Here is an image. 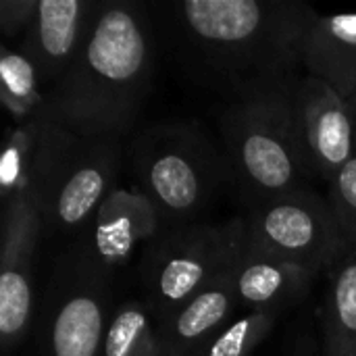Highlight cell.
I'll use <instances>...</instances> for the list:
<instances>
[{"mask_svg":"<svg viewBox=\"0 0 356 356\" xmlns=\"http://www.w3.org/2000/svg\"><path fill=\"white\" fill-rule=\"evenodd\" d=\"M317 13L286 0H184L175 23L192 60L236 100L290 90L305 75Z\"/></svg>","mask_w":356,"mask_h":356,"instance_id":"cell-1","label":"cell"},{"mask_svg":"<svg viewBox=\"0 0 356 356\" xmlns=\"http://www.w3.org/2000/svg\"><path fill=\"white\" fill-rule=\"evenodd\" d=\"M152 67L146 15L134 2L104 0L77 58L48 94L46 119L77 136L119 140L150 92Z\"/></svg>","mask_w":356,"mask_h":356,"instance_id":"cell-2","label":"cell"},{"mask_svg":"<svg viewBox=\"0 0 356 356\" xmlns=\"http://www.w3.org/2000/svg\"><path fill=\"white\" fill-rule=\"evenodd\" d=\"M290 90L234 100L223 115L227 179L250 209L309 188L315 179L298 142Z\"/></svg>","mask_w":356,"mask_h":356,"instance_id":"cell-3","label":"cell"},{"mask_svg":"<svg viewBox=\"0 0 356 356\" xmlns=\"http://www.w3.org/2000/svg\"><path fill=\"white\" fill-rule=\"evenodd\" d=\"M131 169L163 229L196 223L227 179L223 152L196 123H159L131 146Z\"/></svg>","mask_w":356,"mask_h":356,"instance_id":"cell-4","label":"cell"},{"mask_svg":"<svg viewBox=\"0 0 356 356\" xmlns=\"http://www.w3.org/2000/svg\"><path fill=\"white\" fill-rule=\"evenodd\" d=\"M248 242L246 219L163 229L144 248L142 282L156 321L229 275Z\"/></svg>","mask_w":356,"mask_h":356,"instance_id":"cell-5","label":"cell"},{"mask_svg":"<svg viewBox=\"0 0 356 356\" xmlns=\"http://www.w3.org/2000/svg\"><path fill=\"white\" fill-rule=\"evenodd\" d=\"M121 146L117 138H88L48 121L40 209L44 232L79 234L117 188Z\"/></svg>","mask_w":356,"mask_h":356,"instance_id":"cell-6","label":"cell"},{"mask_svg":"<svg viewBox=\"0 0 356 356\" xmlns=\"http://www.w3.org/2000/svg\"><path fill=\"white\" fill-rule=\"evenodd\" d=\"M244 219L252 248L315 275L353 250L330 200L311 186L257 204Z\"/></svg>","mask_w":356,"mask_h":356,"instance_id":"cell-7","label":"cell"},{"mask_svg":"<svg viewBox=\"0 0 356 356\" xmlns=\"http://www.w3.org/2000/svg\"><path fill=\"white\" fill-rule=\"evenodd\" d=\"M159 232L161 219L146 194L138 186L115 188L77 234L73 265L100 282H108Z\"/></svg>","mask_w":356,"mask_h":356,"instance_id":"cell-8","label":"cell"},{"mask_svg":"<svg viewBox=\"0 0 356 356\" xmlns=\"http://www.w3.org/2000/svg\"><path fill=\"white\" fill-rule=\"evenodd\" d=\"M292 117L305 161L323 181L356 154V127L348 100L327 81L305 73L290 90Z\"/></svg>","mask_w":356,"mask_h":356,"instance_id":"cell-9","label":"cell"},{"mask_svg":"<svg viewBox=\"0 0 356 356\" xmlns=\"http://www.w3.org/2000/svg\"><path fill=\"white\" fill-rule=\"evenodd\" d=\"M44 234L42 209L33 200H10L2 209L0 342L8 353L21 342L31 321V265Z\"/></svg>","mask_w":356,"mask_h":356,"instance_id":"cell-10","label":"cell"},{"mask_svg":"<svg viewBox=\"0 0 356 356\" xmlns=\"http://www.w3.org/2000/svg\"><path fill=\"white\" fill-rule=\"evenodd\" d=\"M98 6L96 0H38L19 50L35 65L48 92L77 58Z\"/></svg>","mask_w":356,"mask_h":356,"instance_id":"cell-11","label":"cell"},{"mask_svg":"<svg viewBox=\"0 0 356 356\" xmlns=\"http://www.w3.org/2000/svg\"><path fill=\"white\" fill-rule=\"evenodd\" d=\"M75 282L58 298L48 323V356H102L111 323L100 282L73 265Z\"/></svg>","mask_w":356,"mask_h":356,"instance_id":"cell-12","label":"cell"},{"mask_svg":"<svg viewBox=\"0 0 356 356\" xmlns=\"http://www.w3.org/2000/svg\"><path fill=\"white\" fill-rule=\"evenodd\" d=\"M238 305L232 273L192 296L175 313L159 321L163 356H202L209 344L234 321Z\"/></svg>","mask_w":356,"mask_h":356,"instance_id":"cell-13","label":"cell"},{"mask_svg":"<svg viewBox=\"0 0 356 356\" xmlns=\"http://www.w3.org/2000/svg\"><path fill=\"white\" fill-rule=\"evenodd\" d=\"M232 277L240 305H248L252 311L280 313V309L305 296L315 273L300 265L261 252L246 242Z\"/></svg>","mask_w":356,"mask_h":356,"instance_id":"cell-14","label":"cell"},{"mask_svg":"<svg viewBox=\"0 0 356 356\" xmlns=\"http://www.w3.org/2000/svg\"><path fill=\"white\" fill-rule=\"evenodd\" d=\"M305 73L327 81L340 96L356 90V13L317 15L305 42Z\"/></svg>","mask_w":356,"mask_h":356,"instance_id":"cell-15","label":"cell"},{"mask_svg":"<svg viewBox=\"0 0 356 356\" xmlns=\"http://www.w3.org/2000/svg\"><path fill=\"white\" fill-rule=\"evenodd\" d=\"M321 355L356 356V250L330 269Z\"/></svg>","mask_w":356,"mask_h":356,"instance_id":"cell-16","label":"cell"},{"mask_svg":"<svg viewBox=\"0 0 356 356\" xmlns=\"http://www.w3.org/2000/svg\"><path fill=\"white\" fill-rule=\"evenodd\" d=\"M48 88L35 65L17 48H2L0 54V96L17 125L46 119Z\"/></svg>","mask_w":356,"mask_h":356,"instance_id":"cell-17","label":"cell"},{"mask_svg":"<svg viewBox=\"0 0 356 356\" xmlns=\"http://www.w3.org/2000/svg\"><path fill=\"white\" fill-rule=\"evenodd\" d=\"M102 356H163L159 321L144 305L123 302L113 315Z\"/></svg>","mask_w":356,"mask_h":356,"instance_id":"cell-18","label":"cell"},{"mask_svg":"<svg viewBox=\"0 0 356 356\" xmlns=\"http://www.w3.org/2000/svg\"><path fill=\"white\" fill-rule=\"evenodd\" d=\"M277 319L275 311H250L234 319L202 353V356H252L271 334Z\"/></svg>","mask_w":356,"mask_h":356,"instance_id":"cell-19","label":"cell"},{"mask_svg":"<svg viewBox=\"0 0 356 356\" xmlns=\"http://www.w3.org/2000/svg\"><path fill=\"white\" fill-rule=\"evenodd\" d=\"M330 186V204L340 221V227L350 244L356 248V154L334 175Z\"/></svg>","mask_w":356,"mask_h":356,"instance_id":"cell-20","label":"cell"},{"mask_svg":"<svg viewBox=\"0 0 356 356\" xmlns=\"http://www.w3.org/2000/svg\"><path fill=\"white\" fill-rule=\"evenodd\" d=\"M38 0H2L0 2V27L2 31L13 38L19 35L23 38V33L29 27V21L33 17Z\"/></svg>","mask_w":356,"mask_h":356,"instance_id":"cell-21","label":"cell"},{"mask_svg":"<svg viewBox=\"0 0 356 356\" xmlns=\"http://www.w3.org/2000/svg\"><path fill=\"white\" fill-rule=\"evenodd\" d=\"M294 356H323L319 350H315V346L313 344H300L296 350H294Z\"/></svg>","mask_w":356,"mask_h":356,"instance_id":"cell-22","label":"cell"},{"mask_svg":"<svg viewBox=\"0 0 356 356\" xmlns=\"http://www.w3.org/2000/svg\"><path fill=\"white\" fill-rule=\"evenodd\" d=\"M348 100V106H350V113H353V119H355V127H356V90L346 98Z\"/></svg>","mask_w":356,"mask_h":356,"instance_id":"cell-23","label":"cell"}]
</instances>
